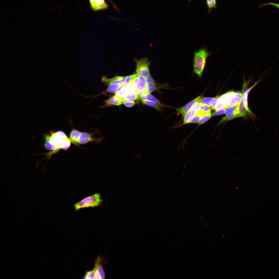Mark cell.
<instances>
[{
    "label": "cell",
    "instance_id": "6da1fadb",
    "mask_svg": "<svg viewBox=\"0 0 279 279\" xmlns=\"http://www.w3.org/2000/svg\"><path fill=\"white\" fill-rule=\"evenodd\" d=\"M67 138L62 131L58 130L56 132L51 131L49 134L45 136L44 146L47 149L51 151L50 153L51 155L60 150L62 143Z\"/></svg>",
    "mask_w": 279,
    "mask_h": 279
},
{
    "label": "cell",
    "instance_id": "7a4b0ae2",
    "mask_svg": "<svg viewBox=\"0 0 279 279\" xmlns=\"http://www.w3.org/2000/svg\"><path fill=\"white\" fill-rule=\"evenodd\" d=\"M209 53L205 48L201 49L195 53L193 61V71L201 77Z\"/></svg>",
    "mask_w": 279,
    "mask_h": 279
},
{
    "label": "cell",
    "instance_id": "3957f363",
    "mask_svg": "<svg viewBox=\"0 0 279 279\" xmlns=\"http://www.w3.org/2000/svg\"><path fill=\"white\" fill-rule=\"evenodd\" d=\"M103 200L101 195L96 193L90 196H87L74 205L75 210L77 211L86 208H94L101 205Z\"/></svg>",
    "mask_w": 279,
    "mask_h": 279
},
{
    "label": "cell",
    "instance_id": "277c9868",
    "mask_svg": "<svg viewBox=\"0 0 279 279\" xmlns=\"http://www.w3.org/2000/svg\"><path fill=\"white\" fill-rule=\"evenodd\" d=\"M136 74L145 78L150 74L149 66L150 62L146 58L135 60Z\"/></svg>",
    "mask_w": 279,
    "mask_h": 279
},
{
    "label": "cell",
    "instance_id": "5b68a950",
    "mask_svg": "<svg viewBox=\"0 0 279 279\" xmlns=\"http://www.w3.org/2000/svg\"><path fill=\"white\" fill-rule=\"evenodd\" d=\"M238 92L233 91H229L219 97L214 110L216 111L224 108H227L231 99L235 96Z\"/></svg>",
    "mask_w": 279,
    "mask_h": 279
},
{
    "label": "cell",
    "instance_id": "8992f818",
    "mask_svg": "<svg viewBox=\"0 0 279 279\" xmlns=\"http://www.w3.org/2000/svg\"><path fill=\"white\" fill-rule=\"evenodd\" d=\"M104 259L98 255L95 261L94 267L93 269L95 273L94 279H104L105 274L102 266L103 264Z\"/></svg>",
    "mask_w": 279,
    "mask_h": 279
},
{
    "label": "cell",
    "instance_id": "52a82bcc",
    "mask_svg": "<svg viewBox=\"0 0 279 279\" xmlns=\"http://www.w3.org/2000/svg\"><path fill=\"white\" fill-rule=\"evenodd\" d=\"M139 97L146 91V78L137 74L134 80Z\"/></svg>",
    "mask_w": 279,
    "mask_h": 279
},
{
    "label": "cell",
    "instance_id": "ba28073f",
    "mask_svg": "<svg viewBox=\"0 0 279 279\" xmlns=\"http://www.w3.org/2000/svg\"><path fill=\"white\" fill-rule=\"evenodd\" d=\"M93 134L88 132L81 133L79 140V143L84 144L91 142L95 143L100 142L102 138H96L93 137Z\"/></svg>",
    "mask_w": 279,
    "mask_h": 279
},
{
    "label": "cell",
    "instance_id": "9c48e42d",
    "mask_svg": "<svg viewBox=\"0 0 279 279\" xmlns=\"http://www.w3.org/2000/svg\"><path fill=\"white\" fill-rule=\"evenodd\" d=\"M104 105L100 106L101 109L112 105H119L123 103V101L121 97L115 95L104 100Z\"/></svg>",
    "mask_w": 279,
    "mask_h": 279
},
{
    "label": "cell",
    "instance_id": "30bf717a",
    "mask_svg": "<svg viewBox=\"0 0 279 279\" xmlns=\"http://www.w3.org/2000/svg\"><path fill=\"white\" fill-rule=\"evenodd\" d=\"M125 78V76H118L111 78H108L104 76L102 78V81L103 83L107 86L110 84L119 85L123 83Z\"/></svg>",
    "mask_w": 279,
    "mask_h": 279
},
{
    "label": "cell",
    "instance_id": "8fae6325",
    "mask_svg": "<svg viewBox=\"0 0 279 279\" xmlns=\"http://www.w3.org/2000/svg\"><path fill=\"white\" fill-rule=\"evenodd\" d=\"M201 96H199L191 100L184 106L176 109L177 112L181 114L184 117L190 109L192 106L196 103L198 102Z\"/></svg>",
    "mask_w": 279,
    "mask_h": 279
},
{
    "label": "cell",
    "instance_id": "7c38bea8",
    "mask_svg": "<svg viewBox=\"0 0 279 279\" xmlns=\"http://www.w3.org/2000/svg\"><path fill=\"white\" fill-rule=\"evenodd\" d=\"M261 80H258L250 88H248L244 92L243 94V96L242 98V100L243 103L244 105L247 112H248L250 115H251L253 117L255 118V116H254V115L253 114L252 112L249 109L248 106V100L247 97L250 91Z\"/></svg>",
    "mask_w": 279,
    "mask_h": 279
},
{
    "label": "cell",
    "instance_id": "4fadbf2b",
    "mask_svg": "<svg viewBox=\"0 0 279 279\" xmlns=\"http://www.w3.org/2000/svg\"><path fill=\"white\" fill-rule=\"evenodd\" d=\"M93 9L97 11L107 8V5L104 0H89Z\"/></svg>",
    "mask_w": 279,
    "mask_h": 279
},
{
    "label": "cell",
    "instance_id": "5bb4252c",
    "mask_svg": "<svg viewBox=\"0 0 279 279\" xmlns=\"http://www.w3.org/2000/svg\"><path fill=\"white\" fill-rule=\"evenodd\" d=\"M146 91L150 93L157 89L155 83L150 74L146 78Z\"/></svg>",
    "mask_w": 279,
    "mask_h": 279
},
{
    "label": "cell",
    "instance_id": "9a60e30c",
    "mask_svg": "<svg viewBox=\"0 0 279 279\" xmlns=\"http://www.w3.org/2000/svg\"><path fill=\"white\" fill-rule=\"evenodd\" d=\"M121 98L123 102L125 101H133L138 99L139 98V97L138 94L136 91L131 90H129Z\"/></svg>",
    "mask_w": 279,
    "mask_h": 279
},
{
    "label": "cell",
    "instance_id": "2e32d148",
    "mask_svg": "<svg viewBox=\"0 0 279 279\" xmlns=\"http://www.w3.org/2000/svg\"><path fill=\"white\" fill-rule=\"evenodd\" d=\"M81 132L74 128L70 132L69 139L71 142L74 144L78 145Z\"/></svg>",
    "mask_w": 279,
    "mask_h": 279
},
{
    "label": "cell",
    "instance_id": "e0dca14e",
    "mask_svg": "<svg viewBox=\"0 0 279 279\" xmlns=\"http://www.w3.org/2000/svg\"><path fill=\"white\" fill-rule=\"evenodd\" d=\"M219 97L217 96L214 98L204 97L201 96L198 102L200 105H206L211 107L215 101L218 100Z\"/></svg>",
    "mask_w": 279,
    "mask_h": 279
},
{
    "label": "cell",
    "instance_id": "ac0fdd59",
    "mask_svg": "<svg viewBox=\"0 0 279 279\" xmlns=\"http://www.w3.org/2000/svg\"><path fill=\"white\" fill-rule=\"evenodd\" d=\"M139 98L141 100H147L158 104L160 106H162V104L156 98L150 93L146 91L141 94L139 97Z\"/></svg>",
    "mask_w": 279,
    "mask_h": 279
},
{
    "label": "cell",
    "instance_id": "d6986e66",
    "mask_svg": "<svg viewBox=\"0 0 279 279\" xmlns=\"http://www.w3.org/2000/svg\"><path fill=\"white\" fill-rule=\"evenodd\" d=\"M204 114L199 111L194 115L191 117L188 120L186 124L190 123H197L202 119Z\"/></svg>",
    "mask_w": 279,
    "mask_h": 279
},
{
    "label": "cell",
    "instance_id": "ffe728a7",
    "mask_svg": "<svg viewBox=\"0 0 279 279\" xmlns=\"http://www.w3.org/2000/svg\"><path fill=\"white\" fill-rule=\"evenodd\" d=\"M119 85L115 84H110L107 85L108 86V87L107 88L105 91L100 94L92 96H93L94 98H95L102 94H104L108 93H115L116 90L119 87Z\"/></svg>",
    "mask_w": 279,
    "mask_h": 279
},
{
    "label": "cell",
    "instance_id": "44dd1931",
    "mask_svg": "<svg viewBox=\"0 0 279 279\" xmlns=\"http://www.w3.org/2000/svg\"><path fill=\"white\" fill-rule=\"evenodd\" d=\"M243 95L242 93L238 92L236 95L231 99L228 103L227 107L239 104L242 99Z\"/></svg>",
    "mask_w": 279,
    "mask_h": 279
},
{
    "label": "cell",
    "instance_id": "7402d4cb",
    "mask_svg": "<svg viewBox=\"0 0 279 279\" xmlns=\"http://www.w3.org/2000/svg\"><path fill=\"white\" fill-rule=\"evenodd\" d=\"M246 111H247L243 103L242 99L239 103L237 115V117L245 116Z\"/></svg>",
    "mask_w": 279,
    "mask_h": 279
},
{
    "label": "cell",
    "instance_id": "603a6c76",
    "mask_svg": "<svg viewBox=\"0 0 279 279\" xmlns=\"http://www.w3.org/2000/svg\"><path fill=\"white\" fill-rule=\"evenodd\" d=\"M206 4L208 14L210 13L213 9H217L216 0H206Z\"/></svg>",
    "mask_w": 279,
    "mask_h": 279
},
{
    "label": "cell",
    "instance_id": "cb8c5ba5",
    "mask_svg": "<svg viewBox=\"0 0 279 279\" xmlns=\"http://www.w3.org/2000/svg\"><path fill=\"white\" fill-rule=\"evenodd\" d=\"M137 75V74H134L126 77L123 84L125 87L129 86L130 87L132 85L133 81Z\"/></svg>",
    "mask_w": 279,
    "mask_h": 279
},
{
    "label": "cell",
    "instance_id": "d4e9b609",
    "mask_svg": "<svg viewBox=\"0 0 279 279\" xmlns=\"http://www.w3.org/2000/svg\"><path fill=\"white\" fill-rule=\"evenodd\" d=\"M141 100L142 103L145 104L152 106L159 111L162 110L160 105L156 103L147 100Z\"/></svg>",
    "mask_w": 279,
    "mask_h": 279
},
{
    "label": "cell",
    "instance_id": "484cf974",
    "mask_svg": "<svg viewBox=\"0 0 279 279\" xmlns=\"http://www.w3.org/2000/svg\"><path fill=\"white\" fill-rule=\"evenodd\" d=\"M239 104L236 105L232 106L227 107L226 108V115L235 113L237 117L238 113V110Z\"/></svg>",
    "mask_w": 279,
    "mask_h": 279
},
{
    "label": "cell",
    "instance_id": "4316f807",
    "mask_svg": "<svg viewBox=\"0 0 279 279\" xmlns=\"http://www.w3.org/2000/svg\"><path fill=\"white\" fill-rule=\"evenodd\" d=\"M237 118L236 114L235 113L226 115V116L223 118L218 122L217 126H218L223 122L229 120H231L235 118Z\"/></svg>",
    "mask_w": 279,
    "mask_h": 279
},
{
    "label": "cell",
    "instance_id": "83f0119b",
    "mask_svg": "<svg viewBox=\"0 0 279 279\" xmlns=\"http://www.w3.org/2000/svg\"><path fill=\"white\" fill-rule=\"evenodd\" d=\"M130 88L129 86L125 87L115 95L121 98L125 95L130 90Z\"/></svg>",
    "mask_w": 279,
    "mask_h": 279
},
{
    "label": "cell",
    "instance_id": "f1b7e54d",
    "mask_svg": "<svg viewBox=\"0 0 279 279\" xmlns=\"http://www.w3.org/2000/svg\"><path fill=\"white\" fill-rule=\"evenodd\" d=\"M212 116L211 112L205 114L198 123V126L203 124L211 118Z\"/></svg>",
    "mask_w": 279,
    "mask_h": 279
},
{
    "label": "cell",
    "instance_id": "f546056e",
    "mask_svg": "<svg viewBox=\"0 0 279 279\" xmlns=\"http://www.w3.org/2000/svg\"><path fill=\"white\" fill-rule=\"evenodd\" d=\"M211 107L210 106L206 105H201L199 111L205 115L207 113L211 112Z\"/></svg>",
    "mask_w": 279,
    "mask_h": 279
},
{
    "label": "cell",
    "instance_id": "4dcf8cb0",
    "mask_svg": "<svg viewBox=\"0 0 279 279\" xmlns=\"http://www.w3.org/2000/svg\"><path fill=\"white\" fill-rule=\"evenodd\" d=\"M71 142L70 140L68 137L62 143L60 146L61 149L64 150H67L70 147Z\"/></svg>",
    "mask_w": 279,
    "mask_h": 279
},
{
    "label": "cell",
    "instance_id": "1f68e13d",
    "mask_svg": "<svg viewBox=\"0 0 279 279\" xmlns=\"http://www.w3.org/2000/svg\"><path fill=\"white\" fill-rule=\"evenodd\" d=\"M95 273L93 269L92 270L88 271L86 273L83 278L84 279H94Z\"/></svg>",
    "mask_w": 279,
    "mask_h": 279
},
{
    "label": "cell",
    "instance_id": "d6a6232c",
    "mask_svg": "<svg viewBox=\"0 0 279 279\" xmlns=\"http://www.w3.org/2000/svg\"><path fill=\"white\" fill-rule=\"evenodd\" d=\"M226 108H224L216 111L212 114V116L222 115L225 113Z\"/></svg>",
    "mask_w": 279,
    "mask_h": 279
},
{
    "label": "cell",
    "instance_id": "836d02e7",
    "mask_svg": "<svg viewBox=\"0 0 279 279\" xmlns=\"http://www.w3.org/2000/svg\"><path fill=\"white\" fill-rule=\"evenodd\" d=\"M123 103L127 107H131L135 104V102L134 101H125Z\"/></svg>",
    "mask_w": 279,
    "mask_h": 279
},
{
    "label": "cell",
    "instance_id": "e575fe53",
    "mask_svg": "<svg viewBox=\"0 0 279 279\" xmlns=\"http://www.w3.org/2000/svg\"><path fill=\"white\" fill-rule=\"evenodd\" d=\"M271 5L274 6L279 9V4L274 3L273 2H269L263 4L259 6L260 7L266 5Z\"/></svg>",
    "mask_w": 279,
    "mask_h": 279
},
{
    "label": "cell",
    "instance_id": "d590c367",
    "mask_svg": "<svg viewBox=\"0 0 279 279\" xmlns=\"http://www.w3.org/2000/svg\"><path fill=\"white\" fill-rule=\"evenodd\" d=\"M125 87V86L124 85L123 83L120 84L115 92V94H117L118 92L119 91L121 90Z\"/></svg>",
    "mask_w": 279,
    "mask_h": 279
}]
</instances>
